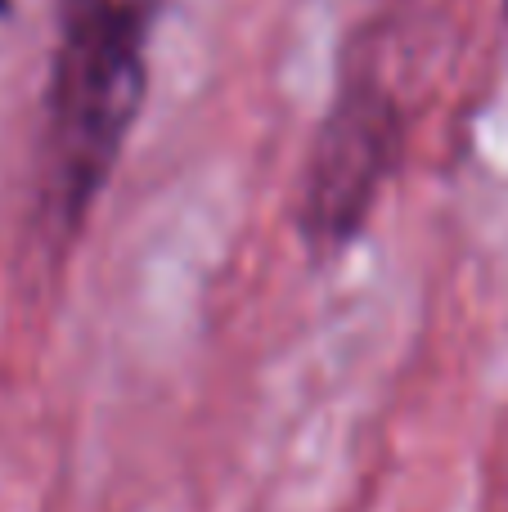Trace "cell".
I'll return each instance as SVG.
<instances>
[{"mask_svg": "<svg viewBox=\"0 0 508 512\" xmlns=\"http://www.w3.org/2000/svg\"><path fill=\"white\" fill-rule=\"evenodd\" d=\"M162 5L167 0H63L41 135V207L54 239L81 234L140 122Z\"/></svg>", "mask_w": 508, "mask_h": 512, "instance_id": "cell-1", "label": "cell"}, {"mask_svg": "<svg viewBox=\"0 0 508 512\" xmlns=\"http://www.w3.org/2000/svg\"><path fill=\"white\" fill-rule=\"evenodd\" d=\"M504 14H508V0H504Z\"/></svg>", "mask_w": 508, "mask_h": 512, "instance_id": "cell-4", "label": "cell"}, {"mask_svg": "<svg viewBox=\"0 0 508 512\" xmlns=\"http://www.w3.org/2000/svg\"><path fill=\"white\" fill-rule=\"evenodd\" d=\"M0 14H9V0H0Z\"/></svg>", "mask_w": 508, "mask_h": 512, "instance_id": "cell-3", "label": "cell"}, {"mask_svg": "<svg viewBox=\"0 0 508 512\" xmlns=\"http://www.w3.org/2000/svg\"><path fill=\"white\" fill-rule=\"evenodd\" d=\"M401 144L405 113L396 90L374 68L347 72L297 189V234L311 256L329 261L365 234L378 194L401 167Z\"/></svg>", "mask_w": 508, "mask_h": 512, "instance_id": "cell-2", "label": "cell"}]
</instances>
